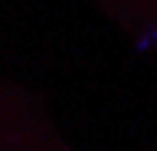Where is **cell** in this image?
Listing matches in <instances>:
<instances>
[{
    "instance_id": "obj_1",
    "label": "cell",
    "mask_w": 157,
    "mask_h": 151,
    "mask_svg": "<svg viewBox=\"0 0 157 151\" xmlns=\"http://www.w3.org/2000/svg\"><path fill=\"white\" fill-rule=\"evenodd\" d=\"M0 151H75L26 89L0 76Z\"/></svg>"
},
{
    "instance_id": "obj_2",
    "label": "cell",
    "mask_w": 157,
    "mask_h": 151,
    "mask_svg": "<svg viewBox=\"0 0 157 151\" xmlns=\"http://www.w3.org/2000/svg\"><path fill=\"white\" fill-rule=\"evenodd\" d=\"M128 33H147L157 40V0H92Z\"/></svg>"
}]
</instances>
